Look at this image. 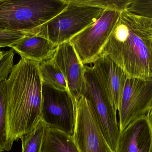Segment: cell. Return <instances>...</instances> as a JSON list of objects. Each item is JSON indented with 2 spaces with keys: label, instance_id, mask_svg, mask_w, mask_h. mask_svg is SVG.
I'll return each mask as SVG.
<instances>
[{
  "label": "cell",
  "instance_id": "cell-1",
  "mask_svg": "<svg viewBox=\"0 0 152 152\" xmlns=\"http://www.w3.org/2000/svg\"><path fill=\"white\" fill-rule=\"evenodd\" d=\"M39 63L21 58L6 80L7 132L12 145L42 119L43 81Z\"/></svg>",
  "mask_w": 152,
  "mask_h": 152
},
{
  "label": "cell",
  "instance_id": "cell-10",
  "mask_svg": "<svg viewBox=\"0 0 152 152\" xmlns=\"http://www.w3.org/2000/svg\"><path fill=\"white\" fill-rule=\"evenodd\" d=\"M51 59L63 73L69 93L76 101L85 89V66L70 41L59 45Z\"/></svg>",
  "mask_w": 152,
  "mask_h": 152
},
{
  "label": "cell",
  "instance_id": "cell-11",
  "mask_svg": "<svg viewBox=\"0 0 152 152\" xmlns=\"http://www.w3.org/2000/svg\"><path fill=\"white\" fill-rule=\"evenodd\" d=\"M93 64V71L114 108L118 110L127 77L126 74L112 60L104 55H101Z\"/></svg>",
  "mask_w": 152,
  "mask_h": 152
},
{
  "label": "cell",
  "instance_id": "cell-22",
  "mask_svg": "<svg viewBox=\"0 0 152 152\" xmlns=\"http://www.w3.org/2000/svg\"><path fill=\"white\" fill-rule=\"evenodd\" d=\"M14 55L13 50H10L0 59V82L8 78L14 65Z\"/></svg>",
  "mask_w": 152,
  "mask_h": 152
},
{
  "label": "cell",
  "instance_id": "cell-16",
  "mask_svg": "<svg viewBox=\"0 0 152 152\" xmlns=\"http://www.w3.org/2000/svg\"><path fill=\"white\" fill-rule=\"evenodd\" d=\"M6 80L0 82V152L9 151L12 146L7 132Z\"/></svg>",
  "mask_w": 152,
  "mask_h": 152
},
{
  "label": "cell",
  "instance_id": "cell-23",
  "mask_svg": "<svg viewBox=\"0 0 152 152\" xmlns=\"http://www.w3.org/2000/svg\"><path fill=\"white\" fill-rule=\"evenodd\" d=\"M147 118H148V121H149V123H150L152 131V107L151 108V110H150V112H149V114L147 116Z\"/></svg>",
  "mask_w": 152,
  "mask_h": 152
},
{
  "label": "cell",
  "instance_id": "cell-12",
  "mask_svg": "<svg viewBox=\"0 0 152 152\" xmlns=\"http://www.w3.org/2000/svg\"><path fill=\"white\" fill-rule=\"evenodd\" d=\"M152 150V129L145 117L120 132L115 152H151Z\"/></svg>",
  "mask_w": 152,
  "mask_h": 152
},
{
  "label": "cell",
  "instance_id": "cell-21",
  "mask_svg": "<svg viewBox=\"0 0 152 152\" xmlns=\"http://www.w3.org/2000/svg\"><path fill=\"white\" fill-rule=\"evenodd\" d=\"M33 35L20 31H11L0 29V48L10 47L20 38Z\"/></svg>",
  "mask_w": 152,
  "mask_h": 152
},
{
  "label": "cell",
  "instance_id": "cell-17",
  "mask_svg": "<svg viewBox=\"0 0 152 152\" xmlns=\"http://www.w3.org/2000/svg\"><path fill=\"white\" fill-rule=\"evenodd\" d=\"M47 127L41 119L31 132L21 137L22 152H41Z\"/></svg>",
  "mask_w": 152,
  "mask_h": 152
},
{
  "label": "cell",
  "instance_id": "cell-14",
  "mask_svg": "<svg viewBox=\"0 0 152 152\" xmlns=\"http://www.w3.org/2000/svg\"><path fill=\"white\" fill-rule=\"evenodd\" d=\"M41 152H80L73 135L47 126Z\"/></svg>",
  "mask_w": 152,
  "mask_h": 152
},
{
  "label": "cell",
  "instance_id": "cell-13",
  "mask_svg": "<svg viewBox=\"0 0 152 152\" xmlns=\"http://www.w3.org/2000/svg\"><path fill=\"white\" fill-rule=\"evenodd\" d=\"M58 46L41 36L29 35L20 38L10 47L21 58L41 62L51 59Z\"/></svg>",
  "mask_w": 152,
  "mask_h": 152
},
{
  "label": "cell",
  "instance_id": "cell-19",
  "mask_svg": "<svg viewBox=\"0 0 152 152\" xmlns=\"http://www.w3.org/2000/svg\"><path fill=\"white\" fill-rule=\"evenodd\" d=\"M79 4L101 7L104 9L123 11L127 9L132 0H71Z\"/></svg>",
  "mask_w": 152,
  "mask_h": 152
},
{
  "label": "cell",
  "instance_id": "cell-18",
  "mask_svg": "<svg viewBox=\"0 0 152 152\" xmlns=\"http://www.w3.org/2000/svg\"><path fill=\"white\" fill-rule=\"evenodd\" d=\"M130 23L137 32L144 38L152 39V19L145 18L124 10Z\"/></svg>",
  "mask_w": 152,
  "mask_h": 152
},
{
  "label": "cell",
  "instance_id": "cell-2",
  "mask_svg": "<svg viewBox=\"0 0 152 152\" xmlns=\"http://www.w3.org/2000/svg\"><path fill=\"white\" fill-rule=\"evenodd\" d=\"M101 55L112 60L128 77L152 78V50L150 41L137 32L124 10Z\"/></svg>",
  "mask_w": 152,
  "mask_h": 152
},
{
  "label": "cell",
  "instance_id": "cell-27",
  "mask_svg": "<svg viewBox=\"0 0 152 152\" xmlns=\"http://www.w3.org/2000/svg\"><path fill=\"white\" fill-rule=\"evenodd\" d=\"M151 152H152V150Z\"/></svg>",
  "mask_w": 152,
  "mask_h": 152
},
{
  "label": "cell",
  "instance_id": "cell-6",
  "mask_svg": "<svg viewBox=\"0 0 152 152\" xmlns=\"http://www.w3.org/2000/svg\"><path fill=\"white\" fill-rule=\"evenodd\" d=\"M121 12L105 9L96 22L71 38L70 42L84 65L94 63L101 56Z\"/></svg>",
  "mask_w": 152,
  "mask_h": 152
},
{
  "label": "cell",
  "instance_id": "cell-25",
  "mask_svg": "<svg viewBox=\"0 0 152 152\" xmlns=\"http://www.w3.org/2000/svg\"><path fill=\"white\" fill-rule=\"evenodd\" d=\"M149 41H150V44H151V47L152 50V39H151V40H150Z\"/></svg>",
  "mask_w": 152,
  "mask_h": 152
},
{
  "label": "cell",
  "instance_id": "cell-9",
  "mask_svg": "<svg viewBox=\"0 0 152 152\" xmlns=\"http://www.w3.org/2000/svg\"><path fill=\"white\" fill-rule=\"evenodd\" d=\"M73 137L80 152H113L103 135L87 101H76Z\"/></svg>",
  "mask_w": 152,
  "mask_h": 152
},
{
  "label": "cell",
  "instance_id": "cell-7",
  "mask_svg": "<svg viewBox=\"0 0 152 152\" xmlns=\"http://www.w3.org/2000/svg\"><path fill=\"white\" fill-rule=\"evenodd\" d=\"M42 120L48 127L73 135L76 101L69 91L55 88L43 82Z\"/></svg>",
  "mask_w": 152,
  "mask_h": 152
},
{
  "label": "cell",
  "instance_id": "cell-20",
  "mask_svg": "<svg viewBox=\"0 0 152 152\" xmlns=\"http://www.w3.org/2000/svg\"><path fill=\"white\" fill-rule=\"evenodd\" d=\"M126 10L134 14L152 19V0H132Z\"/></svg>",
  "mask_w": 152,
  "mask_h": 152
},
{
  "label": "cell",
  "instance_id": "cell-8",
  "mask_svg": "<svg viewBox=\"0 0 152 152\" xmlns=\"http://www.w3.org/2000/svg\"><path fill=\"white\" fill-rule=\"evenodd\" d=\"M152 107V78L127 77L118 111L120 131L147 117Z\"/></svg>",
  "mask_w": 152,
  "mask_h": 152
},
{
  "label": "cell",
  "instance_id": "cell-3",
  "mask_svg": "<svg viewBox=\"0 0 152 152\" xmlns=\"http://www.w3.org/2000/svg\"><path fill=\"white\" fill-rule=\"evenodd\" d=\"M68 5L66 0H1L0 29L35 35Z\"/></svg>",
  "mask_w": 152,
  "mask_h": 152
},
{
  "label": "cell",
  "instance_id": "cell-5",
  "mask_svg": "<svg viewBox=\"0 0 152 152\" xmlns=\"http://www.w3.org/2000/svg\"><path fill=\"white\" fill-rule=\"evenodd\" d=\"M85 87L81 96L86 98L104 139L116 151L120 134L117 111L99 83L92 67L85 66Z\"/></svg>",
  "mask_w": 152,
  "mask_h": 152
},
{
  "label": "cell",
  "instance_id": "cell-24",
  "mask_svg": "<svg viewBox=\"0 0 152 152\" xmlns=\"http://www.w3.org/2000/svg\"><path fill=\"white\" fill-rule=\"evenodd\" d=\"M7 51H0V59H1L7 53Z\"/></svg>",
  "mask_w": 152,
  "mask_h": 152
},
{
  "label": "cell",
  "instance_id": "cell-4",
  "mask_svg": "<svg viewBox=\"0 0 152 152\" xmlns=\"http://www.w3.org/2000/svg\"><path fill=\"white\" fill-rule=\"evenodd\" d=\"M67 7L43 25L35 35L41 36L58 46L69 42L82 30L96 22L105 9L66 0Z\"/></svg>",
  "mask_w": 152,
  "mask_h": 152
},
{
  "label": "cell",
  "instance_id": "cell-26",
  "mask_svg": "<svg viewBox=\"0 0 152 152\" xmlns=\"http://www.w3.org/2000/svg\"><path fill=\"white\" fill-rule=\"evenodd\" d=\"M1 0H0V2H1Z\"/></svg>",
  "mask_w": 152,
  "mask_h": 152
},
{
  "label": "cell",
  "instance_id": "cell-15",
  "mask_svg": "<svg viewBox=\"0 0 152 152\" xmlns=\"http://www.w3.org/2000/svg\"><path fill=\"white\" fill-rule=\"evenodd\" d=\"M39 68L43 82L59 90L69 91L63 73L51 58L40 62Z\"/></svg>",
  "mask_w": 152,
  "mask_h": 152
}]
</instances>
